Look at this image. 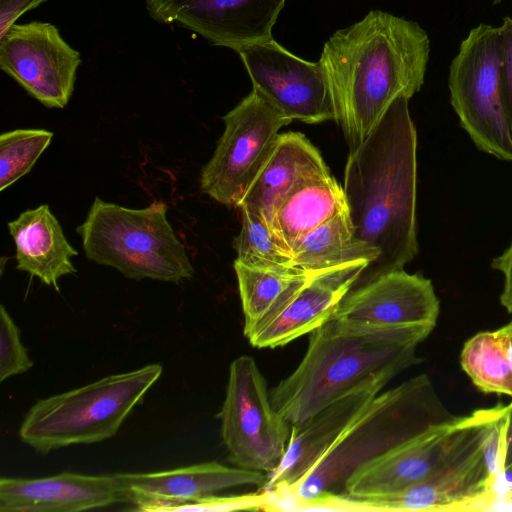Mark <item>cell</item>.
<instances>
[{
  "label": "cell",
  "mask_w": 512,
  "mask_h": 512,
  "mask_svg": "<svg viewBox=\"0 0 512 512\" xmlns=\"http://www.w3.org/2000/svg\"><path fill=\"white\" fill-rule=\"evenodd\" d=\"M491 486L492 478L481 445L480 426L478 435L471 443L427 479L390 494L338 496L330 500L325 508L380 511L481 510Z\"/></svg>",
  "instance_id": "cell-12"
},
{
  "label": "cell",
  "mask_w": 512,
  "mask_h": 512,
  "mask_svg": "<svg viewBox=\"0 0 512 512\" xmlns=\"http://www.w3.org/2000/svg\"><path fill=\"white\" fill-rule=\"evenodd\" d=\"M368 262L359 261L313 272L305 284L249 338L256 348H276L311 333L327 322L352 289Z\"/></svg>",
  "instance_id": "cell-18"
},
{
  "label": "cell",
  "mask_w": 512,
  "mask_h": 512,
  "mask_svg": "<svg viewBox=\"0 0 512 512\" xmlns=\"http://www.w3.org/2000/svg\"><path fill=\"white\" fill-rule=\"evenodd\" d=\"M33 362L21 342L20 331L4 305L0 306V381L27 372Z\"/></svg>",
  "instance_id": "cell-29"
},
{
  "label": "cell",
  "mask_w": 512,
  "mask_h": 512,
  "mask_svg": "<svg viewBox=\"0 0 512 512\" xmlns=\"http://www.w3.org/2000/svg\"><path fill=\"white\" fill-rule=\"evenodd\" d=\"M510 404H511V411H510V418H509V425H508V432H507L505 467L512 466V401L510 402Z\"/></svg>",
  "instance_id": "cell-34"
},
{
  "label": "cell",
  "mask_w": 512,
  "mask_h": 512,
  "mask_svg": "<svg viewBox=\"0 0 512 512\" xmlns=\"http://www.w3.org/2000/svg\"><path fill=\"white\" fill-rule=\"evenodd\" d=\"M460 364L481 392L512 398V371L496 330L469 338L461 350Z\"/></svg>",
  "instance_id": "cell-25"
},
{
  "label": "cell",
  "mask_w": 512,
  "mask_h": 512,
  "mask_svg": "<svg viewBox=\"0 0 512 512\" xmlns=\"http://www.w3.org/2000/svg\"><path fill=\"white\" fill-rule=\"evenodd\" d=\"M481 445L493 481L504 471L511 404L482 408Z\"/></svg>",
  "instance_id": "cell-28"
},
{
  "label": "cell",
  "mask_w": 512,
  "mask_h": 512,
  "mask_svg": "<svg viewBox=\"0 0 512 512\" xmlns=\"http://www.w3.org/2000/svg\"><path fill=\"white\" fill-rule=\"evenodd\" d=\"M408 101L396 98L347 158L343 189L355 235L379 252L352 289L404 268L419 252L417 131Z\"/></svg>",
  "instance_id": "cell-1"
},
{
  "label": "cell",
  "mask_w": 512,
  "mask_h": 512,
  "mask_svg": "<svg viewBox=\"0 0 512 512\" xmlns=\"http://www.w3.org/2000/svg\"><path fill=\"white\" fill-rule=\"evenodd\" d=\"M222 120L224 132L202 169L200 188L220 204L238 207L269 157L280 129L291 121L253 89Z\"/></svg>",
  "instance_id": "cell-9"
},
{
  "label": "cell",
  "mask_w": 512,
  "mask_h": 512,
  "mask_svg": "<svg viewBox=\"0 0 512 512\" xmlns=\"http://www.w3.org/2000/svg\"><path fill=\"white\" fill-rule=\"evenodd\" d=\"M455 417L427 374L409 378L375 396L286 497L299 506L324 508L343 493L347 479L358 468Z\"/></svg>",
  "instance_id": "cell-4"
},
{
  "label": "cell",
  "mask_w": 512,
  "mask_h": 512,
  "mask_svg": "<svg viewBox=\"0 0 512 512\" xmlns=\"http://www.w3.org/2000/svg\"><path fill=\"white\" fill-rule=\"evenodd\" d=\"M383 389H356L318 412L300 426H292L284 458L262 486L270 496L286 497L314 463L337 440L353 419Z\"/></svg>",
  "instance_id": "cell-19"
},
{
  "label": "cell",
  "mask_w": 512,
  "mask_h": 512,
  "mask_svg": "<svg viewBox=\"0 0 512 512\" xmlns=\"http://www.w3.org/2000/svg\"><path fill=\"white\" fill-rule=\"evenodd\" d=\"M160 364L109 375L38 400L25 414L19 438L39 453L113 437L162 374Z\"/></svg>",
  "instance_id": "cell-6"
},
{
  "label": "cell",
  "mask_w": 512,
  "mask_h": 512,
  "mask_svg": "<svg viewBox=\"0 0 512 512\" xmlns=\"http://www.w3.org/2000/svg\"><path fill=\"white\" fill-rule=\"evenodd\" d=\"M80 63L51 23H15L0 36V68L47 108L68 104Z\"/></svg>",
  "instance_id": "cell-13"
},
{
  "label": "cell",
  "mask_w": 512,
  "mask_h": 512,
  "mask_svg": "<svg viewBox=\"0 0 512 512\" xmlns=\"http://www.w3.org/2000/svg\"><path fill=\"white\" fill-rule=\"evenodd\" d=\"M503 0H493L492 3L493 5H497L499 3H501Z\"/></svg>",
  "instance_id": "cell-35"
},
{
  "label": "cell",
  "mask_w": 512,
  "mask_h": 512,
  "mask_svg": "<svg viewBox=\"0 0 512 512\" xmlns=\"http://www.w3.org/2000/svg\"><path fill=\"white\" fill-rule=\"evenodd\" d=\"M481 419L482 409H478L430 426L358 468L339 496L390 494L427 479L471 443L480 431Z\"/></svg>",
  "instance_id": "cell-10"
},
{
  "label": "cell",
  "mask_w": 512,
  "mask_h": 512,
  "mask_svg": "<svg viewBox=\"0 0 512 512\" xmlns=\"http://www.w3.org/2000/svg\"><path fill=\"white\" fill-rule=\"evenodd\" d=\"M119 474L61 472L43 478H1V512H79L127 502Z\"/></svg>",
  "instance_id": "cell-17"
},
{
  "label": "cell",
  "mask_w": 512,
  "mask_h": 512,
  "mask_svg": "<svg viewBox=\"0 0 512 512\" xmlns=\"http://www.w3.org/2000/svg\"><path fill=\"white\" fill-rule=\"evenodd\" d=\"M346 210L344 189L329 171L307 179L288 194L274 215L272 231L290 251L304 235Z\"/></svg>",
  "instance_id": "cell-22"
},
{
  "label": "cell",
  "mask_w": 512,
  "mask_h": 512,
  "mask_svg": "<svg viewBox=\"0 0 512 512\" xmlns=\"http://www.w3.org/2000/svg\"><path fill=\"white\" fill-rule=\"evenodd\" d=\"M167 205L153 201L132 209L95 197L76 232L85 256L129 279L180 283L194 268L167 218Z\"/></svg>",
  "instance_id": "cell-5"
},
{
  "label": "cell",
  "mask_w": 512,
  "mask_h": 512,
  "mask_svg": "<svg viewBox=\"0 0 512 512\" xmlns=\"http://www.w3.org/2000/svg\"><path fill=\"white\" fill-rule=\"evenodd\" d=\"M439 314L440 301L432 281L402 268L351 289L332 317L348 324L375 327H435Z\"/></svg>",
  "instance_id": "cell-15"
},
{
  "label": "cell",
  "mask_w": 512,
  "mask_h": 512,
  "mask_svg": "<svg viewBox=\"0 0 512 512\" xmlns=\"http://www.w3.org/2000/svg\"><path fill=\"white\" fill-rule=\"evenodd\" d=\"M450 103L476 148L512 162V127L500 75L498 27L480 23L459 46L449 66Z\"/></svg>",
  "instance_id": "cell-7"
},
{
  "label": "cell",
  "mask_w": 512,
  "mask_h": 512,
  "mask_svg": "<svg viewBox=\"0 0 512 512\" xmlns=\"http://www.w3.org/2000/svg\"><path fill=\"white\" fill-rule=\"evenodd\" d=\"M16 248V269L37 277L59 291L62 276L77 272L72 258L78 251L68 242L47 204L22 212L7 224Z\"/></svg>",
  "instance_id": "cell-21"
},
{
  "label": "cell",
  "mask_w": 512,
  "mask_h": 512,
  "mask_svg": "<svg viewBox=\"0 0 512 512\" xmlns=\"http://www.w3.org/2000/svg\"><path fill=\"white\" fill-rule=\"evenodd\" d=\"M491 267L503 277L500 303L512 314V241L501 254L492 259Z\"/></svg>",
  "instance_id": "cell-31"
},
{
  "label": "cell",
  "mask_w": 512,
  "mask_h": 512,
  "mask_svg": "<svg viewBox=\"0 0 512 512\" xmlns=\"http://www.w3.org/2000/svg\"><path fill=\"white\" fill-rule=\"evenodd\" d=\"M329 171L319 150L305 135L280 133L238 207L252 208L272 229L274 215L288 194L307 179Z\"/></svg>",
  "instance_id": "cell-20"
},
{
  "label": "cell",
  "mask_w": 512,
  "mask_h": 512,
  "mask_svg": "<svg viewBox=\"0 0 512 512\" xmlns=\"http://www.w3.org/2000/svg\"><path fill=\"white\" fill-rule=\"evenodd\" d=\"M128 501L139 511H175L185 503L198 501L238 486H263L267 474L229 467L216 461L150 473H118Z\"/></svg>",
  "instance_id": "cell-16"
},
{
  "label": "cell",
  "mask_w": 512,
  "mask_h": 512,
  "mask_svg": "<svg viewBox=\"0 0 512 512\" xmlns=\"http://www.w3.org/2000/svg\"><path fill=\"white\" fill-rule=\"evenodd\" d=\"M47 0H0V36L25 12Z\"/></svg>",
  "instance_id": "cell-32"
},
{
  "label": "cell",
  "mask_w": 512,
  "mask_h": 512,
  "mask_svg": "<svg viewBox=\"0 0 512 512\" xmlns=\"http://www.w3.org/2000/svg\"><path fill=\"white\" fill-rule=\"evenodd\" d=\"M290 254L291 265L305 272L359 261L371 265L379 256L377 249L356 237L348 210L304 235L293 245Z\"/></svg>",
  "instance_id": "cell-24"
},
{
  "label": "cell",
  "mask_w": 512,
  "mask_h": 512,
  "mask_svg": "<svg viewBox=\"0 0 512 512\" xmlns=\"http://www.w3.org/2000/svg\"><path fill=\"white\" fill-rule=\"evenodd\" d=\"M503 344L512 371V320L496 330Z\"/></svg>",
  "instance_id": "cell-33"
},
{
  "label": "cell",
  "mask_w": 512,
  "mask_h": 512,
  "mask_svg": "<svg viewBox=\"0 0 512 512\" xmlns=\"http://www.w3.org/2000/svg\"><path fill=\"white\" fill-rule=\"evenodd\" d=\"M248 339L279 311L305 284L313 272L292 266H250L234 261Z\"/></svg>",
  "instance_id": "cell-23"
},
{
  "label": "cell",
  "mask_w": 512,
  "mask_h": 512,
  "mask_svg": "<svg viewBox=\"0 0 512 512\" xmlns=\"http://www.w3.org/2000/svg\"><path fill=\"white\" fill-rule=\"evenodd\" d=\"M287 0H145L159 23H177L215 46L239 51L269 40Z\"/></svg>",
  "instance_id": "cell-14"
},
{
  "label": "cell",
  "mask_w": 512,
  "mask_h": 512,
  "mask_svg": "<svg viewBox=\"0 0 512 512\" xmlns=\"http://www.w3.org/2000/svg\"><path fill=\"white\" fill-rule=\"evenodd\" d=\"M427 32L415 21L371 10L325 42L319 63L350 151L370 135L391 103L424 84Z\"/></svg>",
  "instance_id": "cell-2"
},
{
  "label": "cell",
  "mask_w": 512,
  "mask_h": 512,
  "mask_svg": "<svg viewBox=\"0 0 512 512\" xmlns=\"http://www.w3.org/2000/svg\"><path fill=\"white\" fill-rule=\"evenodd\" d=\"M242 225L234 240L235 261L250 266H292L290 251L265 219L248 206H240ZM293 267V266H292Z\"/></svg>",
  "instance_id": "cell-26"
},
{
  "label": "cell",
  "mask_w": 512,
  "mask_h": 512,
  "mask_svg": "<svg viewBox=\"0 0 512 512\" xmlns=\"http://www.w3.org/2000/svg\"><path fill=\"white\" fill-rule=\"evenodd\" d=\"M435 327H375L331 317L310 333L296 369L269 392L278 414L300 426L344 395L370 385L383 388L418 364V346Z\"/></svg>",
  "instance_id": "cell-3"
},
{
  "label": "cell",
  "mask_w": 512,
  "mask_h": 512,
  "mask_svg": "<svg viewBox=\"0 0 512 512\" xmlns=\"http://www.w3.org/2000/svg\"><path fill=\"white\" fill-rule=\"evenodd\" d=\"M53 136L46 129H15L0 135V191L31 171Z\"/></svg>",
  "instance_id": "cell-27"
},
{
  "label": "cell",
  "mask_w": 512,
  "mask_h": 512,
  "mask_svg": "<svg viewBox=\"0 0 512 512\" xmlns=\"http://www.w3.org/2000/svg\"><path fill=\"white\" fill-rule=\"evenodd\" d=\"M217 417L233 465L267 475L279 467L291 426L272 406L266 380L252 357L242 355L230 364L225 399Z\"/></svg>",
  "instance_id": "cell-8"
},
{
  "label": "cell",
  "mask_w": 512,
  "mask_h": 512,
  "mask_svg": "<svg viewBox=\"0 0 512 512\" xmlns=\"http://www.w3.org/2000/svg\"><path fill=\"white\" fill-rule=\"evenodd\" d=\"M255 90L281 115L307 124L337 120L319 62L306 61L273 38L237 51Z\"/></svg>",
  "instance_id": "cell-11"
},
{
  "label": "cell",
  "mask_w": 512,
  "mask_h": 512,
  "mask_svg": "<svg viewBox=\"0 0 512 512\" xmlns=\"http://www.w3.org/2000/svg\"><path fill=\"white\" fill-rule=\"evenodd\" d=\"M498 30L500 37V75L502 91L512 127V18L505 16Z\"/></svg>",
  "instance_id": "cell-30"
}]
</instances>
